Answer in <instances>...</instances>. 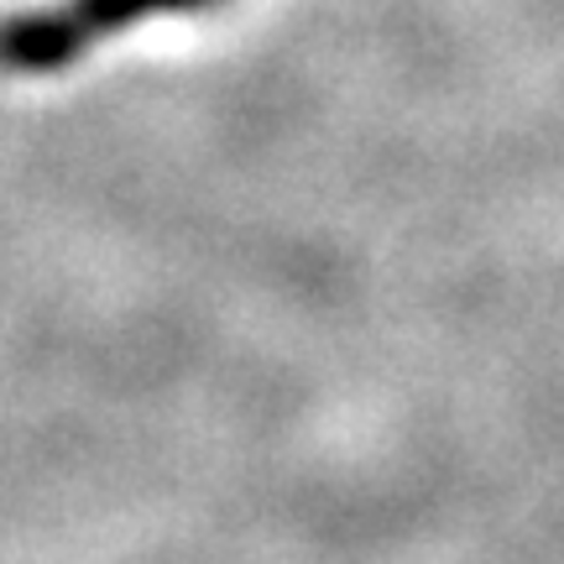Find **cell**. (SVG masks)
Wrapping results in <instances>:
<instances>
[{"mask_svg": "<svg viewBox=\"0 0 564 564\" xmlns=\"http://www.w3.org/2000/svg\"><path fill=\"white\" fill-rule=\"evenodd\" d=\"M204 6H215V0H58V6L11 17L0 26V63L11 74H53L137 21L204 11Z\"/></svg>", "mask_w": 564, "mask_h": 564, "instance_id": "6da1fadb", "label": "cell"}]
</instances>
